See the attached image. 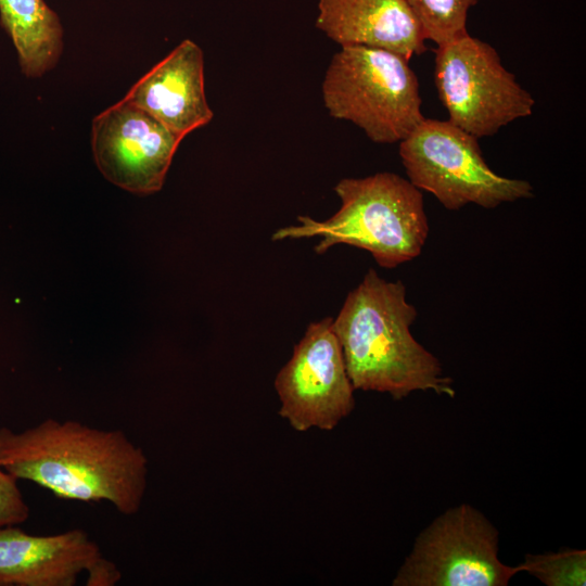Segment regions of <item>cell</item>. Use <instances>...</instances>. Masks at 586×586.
<instances>
[{
    "label": "cell",
    "instance_id": "6da1fadb",
    "mask_svg": "<svg viewBox=\"0 0 586 586\" xmlns=\"http://www.w3.org/2000/svg\"><path fill=\"white\" fill-rule=\"evenodd\" d=\"M0 468L54 496L110 502L136 514L148 484V458L120 430L48 418L22 432L0 426Z\"/></svg>",
    "mask_w": 586,
    "mask_h": 586
},
{
    "label": "cell",
    "instance_id": "7a4b0ae2",
    "mask_svg": "<svg viewBox=\"0 0 586 586\" xmlns=\"http://www.w3.org/2000/svg\"><path fill=\"white\" fill-rule=\"evenodd\" d=\"M417 315L404 283L386 281L372 268L347 294L332 328L355 390L387 393L394 399L415 391L455 395L440 360L410 332Z\"/></svg>",
    "mask_w": 586,
    "mask_h": 586
},
{
    "label": "cell",
    "instance_id": "3957f363",
    "mask_svg": "<svg viewBox=\"0 0 586 586\" xmlns=\"http://www.w3.org/2000/svg\"><path fill=\"white\" fill-rule=\"evenodd\" d=\"M340 209L327 220L298 216V225L273 232L271 239L319 238L315 252L337 244L368 251L378 265L395 268L419 256L429 234L421 190L394 173L344 178L334 187Z\"/></svg>",
    "mask_w": 586,
    "mask_h": 586
},
{
    "label": "cell",
    "instance_id": "277c9868",
    "mask_svg": "<svg viewBox=\"0 0 586 586\" xmlns=\"http://www.w3.org/2000/svg\"><path fill=\"white\" fill-rule=\"evenodd\" d=\"M322 97L332 117L352 122L375 143L400 142L425 118L409 60L383 49L341 47Z\"/></svg>",
    "mask_w": 586,
    "mask_h": 586
},
{
    "label": "cell",
    "instance_id": "5b68a950",
    "mask_svg": "<svg viewBox=\"0 0 586 586\" xmlns=\"http://www.w3.org/2000/svg\"><path fill=\"white\" fill-rule=\"evenodd\" d=\"M477 140L449 120L424 118L399 142L408 180L450 211L467 204L495 208L532 198L530 182L499 176L489 168Z\"/></svg>",
    "mask_w": 586,
    "mask_h": 586
},
{
    "label": "cell",
    "instance_id": "8992f818",
    "mask_svg": "<svg viewBox=\"0 0 586 586\" xmlns=\"http://www.w3.org/2000/svg\"><path fill=\"white\" fill-rule=\"evenodd\" d=\"M434 80L447 120L477 139L533 113L534 98L496 49L469 33L437 46Z\"/></svg>",
    "mask_w": 586,
    "mask_h": 586
},
{
    "label": "cell",
    "instance_id": "52a82bcc",
    "mask_svg": "<svg viewBox=\"0 0 586 586\" xmlns=\"http://www.w3.org/2000/svg\"><path fill=\"white\" fill-rule=\"evenodd\" d=\"M520 573L498 558V531L462 504L437 517L417 537L394 586H506Z\"/></svg>",
    "mask_w": 586,
    "mask_h": 586
},
{
    "label": "cell",
    "instance_id": "ba28073f",
    "mask_svg": "<svg viewBox=\"0 0 586 586\" xmlns=\"http://www.w3.org/2000/svg\"><path fill=\"white\" fill-rule=\"evenodd\" d=\"M332 321L327 317L310 323L275 379L279 415L298 432L330 431L355 407V388Z\"/></svg>",
    "mask_w": 586,
    "mask_h": 586
},
{
    "label": "cell",
    "instance_id": "9c48e42d",
    "mask_svg": "<svg viewBox=\"0 0 586 586\" xmlns=\"http://www.w3.org/2000/svg\"><path fill=\"white\" fill-rule=\"evenodd\" d=\"M182 138L150 114L122 99L92 119L91 148L101 174L136 193L162 189Z\"/></svg>",
    "mask_w": 586,
    "mask_h": 586
},
{
    "label": "cell",
    "instance_id": "30bf717a",
    "mask_svg": "<svg viewBox=\"0 0 586 586\" xmlns=\"http://www.w3.org/2000/svg\"><path fill=\"white\" fill-rule=\"evenodd\" d=\"M183 139L207 125L213 112L204 88V56L190 39L180 42L123 98Z\"/></svg>",
    "mask_w": 586,
    "mask_h": 586
},
{
    "label": "cell",
    "instance_id": "8fae6325",
    "mask_svg": "<svg viewBox=\"0 0 586 586\" xmlns=\"http://www.w3.org/2000/svg\"><path fill=\"white\" fill-rule=\"evenodd\" d=\"M103 557L80 528L31 535L0 526V586H74Z\"/></svg>",
    "mask_w": 586,
    "mask_h": 586
},
{
    "label": "cell",
    "instance_id": "7c38bea8",
    "mask_svg": "<svg viewBox=\"0 0 586 586\" xmlns=\"http://www.w3.org/2000/svg\"><path fill=\"white\" fill-rule=\"evenodd\" d=\"M318 10L316 26L341 47L383 49L407 60L426 51L405 0H319Z\"/></svg>",
    "mask_w": 586,
    "mask_h": 586
},
{
    "label": "cell",
    "instance_id": "4fadbf2b",
    "mask_svg": "<svg viewBox=\"0 0 586 586\" xmlns=\"http://www.w3.org/2000/svg\"><path fill=\"white\" fill-rule=\"evenodd\" d=\"M0 24L26 77H40L56 65L63 50V27L44 0H0Z\"/></svg>",
    "mask_w": 586,
    "mask_h": 586
},
{
    "label": "cell",
    "instance_id": "5bb4252c",
    "mask_svg": "<svg viewBox=\"0 0 586 586\" xmlns=\"http://www.w3.org/2000/svg\"><path fill=\"white\" fill-rule=\"evenodd\" d=\"M426 40L445 44L468 34L469 11L479 0H405Z\"/></svg>",
    "mask_w": 586,
    "mask_h": 586
},
{
    "label": "cell",
    "instance_id": "9a60e30c",
    "mask_svg": "<svg viewBox=\"0 0 586 586\" xmlns=\"http://www.w3.org/2000/svg\"><path fill=\"white\" fill-rule=\"evenodd\" d=\"M518 568L520 572L534 575L547 586H584L586 584V551L584 549L526 555Z\"/></svg>",
    "mask_w": 586,
    "mask_h": 586
},
{
    "label": "cell",
    "instance_id": "2e32d148",
    "mask_svg": "<svg viewBox=\"0 0 586 586\" xmlns=\"http://www.w3.org/2000/svg\"><path fill=\"white\" fill-rule=\"evenodd\" d=\"M29 512L17 480L0 468V526L24 523Z\"/></svg>",
    "mask_w": 586,
    "mask_h": 586
},
{
    "label": "cell",
    "instance_id": "e0dca14e",
    "mask_svg": "<svg viewBox=\"0 0 586 586\" xmlns=\"http://www.w3.org/2000/svg\"><path fill=\"white\" fill-rule=\"evenodd\" d=\"M122 577L116 564L101 557L87 572V586H113Z\"/></svg>",
    "mask_w": 586,
    "mask_h": 586
}]
</instances>
